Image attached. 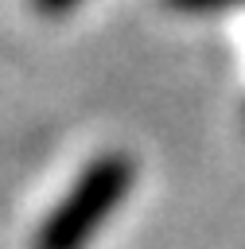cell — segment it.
Masks as SVG:
<instances>
[{
    "label": "cell",
    "mask_w": 245,
    "mask_h": 249,
    "mask_svg": "<svg viewBox=\"0 0 245 249\" xmlns=\"http://www.w3.org/2000/svg\"><path fill=\"white\" fill-rule=\"evenodd\" d=\"M136 183V163L124 152H105L82 167L74 187L54 202L31 237V249H86Z\"/></svg>",
    "instance_id": "obj_1"
},
{
    "label": "cell",
    "mask_w": 245,
    "mask_h": 249,
    "mask_svg": "<svg viewBox=\"0 0 245 249\" xmlns=\"http://www.w3.org/2000/svg\"><path fill=\"white\" fill-rule=\"evenodd\" d=\"M167 8H175V12H198V16H206V12H245V0H163Z\"/></svg>",
    "instance_id": "obj_2"
},
{
    "label": "cell",
    "mask_w": 245,
    "mask_h": 249,
    "mask_svg": "<svg viewBox=\"0 0 245 249\" xmlns=\"http://www.w3.org/2000/svg\"><path fill=\"white\" fill-rule=\"evenodd\" d=\"M39 16H66V12H74L82 0H27Z\"/></svg>",
    "instance_id": "obj_3"
}]
</instances>
